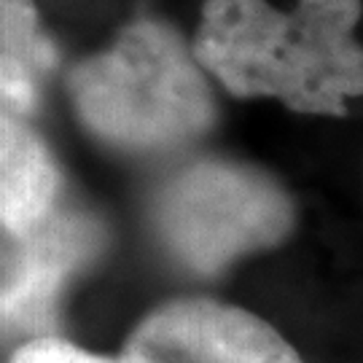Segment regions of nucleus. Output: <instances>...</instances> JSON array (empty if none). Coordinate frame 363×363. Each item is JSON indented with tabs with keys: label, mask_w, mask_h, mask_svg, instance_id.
<instances>
[{
	"label": "nucleus",
	"mask_w": 363,
	"mask_h": 363,
	"mask_svg": "<svg viewBox=\"0 0 363 363\" xmlns=\"http://www.w3.org/2000/svg\"><path fill=\"white\" fill-rule=\"evenodd\" d=\"M361 0H205L194 35L202 67L234 97H272L296 113L345 116L363 94Z\"/></svg>",
	"instance_id": "obj_1"
},
{
	"label": "nucleus",
	"mask_w": 363,
	"mask_h": 363,
	"mask_svg": "<svg viewBox=\"0 0 363 363\" xmlns=\"http://www.w3.org/2000/svg\"><path fill=\"white\" fill-rule=\"evenodd\" d=\"M194 46L169 25L140 16L70 70L78 121L124 151H167L216 124V97Z\"/></svg>",
	"instance_id": "obj_2"
},
{
	"label": "nucleus",
	"mask_w": 363,
	"mask_h": 363,
	"mask_svg": "<svg viewBox=\"0 0 363 363\" xmlns=\"http://www.w3.org/2000/svg\"><path fill=\"white\" fill-rule=\"evenodd\" d=\"M154 223L183 267L216 274L240 256L280 245L294 229V205L267 172L229 159H202L162 186Z\"/></svg>",
	"instance_id": "obj_3"
},
{
	"label": "nucleus",
	"mask_w": 363,
	"mask_h": 363,
	"mask_svg": "<svg viewBox=\"0 0 363 363\" xmlns=\"http://www.w3.org/2000/svg\"><path fill=\"white\" fill-rule=\"evenodd\" d=\"M121 363H301L253 312L216 298H175L132 331Z\"/></svg>",
	"instance_id": "obj_4"
},
{
	"label": "nucleus",
	"mask_w": 363,
	"mask_h": 363,
	"mask_svg": "<svg viewBox=\"0 0 363 363\" xmlns=\"http://www.w3.org/2000/svg\"><path fill=\"white\" fill-rule=\"evenodd\" d=\"M103 242L100 220L78 210H57L33 232L13 237L3 269V325L49 337L43 331L54 325L62 288L97 256Z\"/></svg>",
	"instance_id": "obj_5"
},
{
	"label": "nucleus",
	"mask_w": 363,
	"mask_h": 363,
	"mask_svg": "<svg viewBox=\"0 0 363 363\" xmlns=\"http://www.w3.org/2000/svg\"><path fill=\"white\" fill-rule=\"evenodd\" d=\"M62 175L25 118H0V218L9 237L33 232L57 213Z\"/></svg>",
	"instance_id": "obj_6"
},
{
	"label": "nucleus",
	"mask_w": 363,
	"mask_h": 363,
	"mask_svg": "<svg viewBox=\"0 0 363 363\" xmlns=\"http://www.w3.org/2000/svg\"><path fill=\"white\" fill-rule=\"evenodd\" d=\"M60 62L33 0H0V97L6 116L25 118L38 103L40 84Z\"/></svg>",
	"instance_id": "obj_7"
},
{
	"label": "nucleus",
	"mask_w": 363,
	"mask_h": 363,
	"mask_svg": "<svg viewBox=\"0 0 363 363\" xmlns=\"http://www.w3.org/2000/svg\"><path fill=\"white\" fill-rule=\"evenodd\" d=\"M11 363H113L60 337H33L13 352ZM121 363V361H118Z\"/></svg>",
	"instance_id": "obj_8"
}]
</instances>
